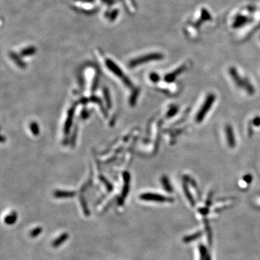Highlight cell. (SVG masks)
Instances as JSON below:
<instances>
[{"mask_svg": "<svg viewBox=\"0 0 260 260\" xmlns=\"http://www.w3.org/2000/svg\"><path fill=\"white\" fill-rule=\"evenodd\" d=\"M229 74L230 76L233 79V82H235V84L238 88L244 89L249 95H253L255 93V90L253 85L251 84V82H249V80H248L245 78H242L235 68H230Z\"/></svg>", "mask_w": 260, "mask_h": 260, "instance_id": "obj_1", "label": "cell"}, {"mask_svg": "<svg viewBox=\"0 0 260 260\" xmlns=\"http://www.w3.org/2000/svg\"><path fill=\"white\" fill-rule=\"evenodd\" d=\"M215 101V96L214 94L210 93L207 96L205 100L204 101L202 106H201L198 113L197 114L196 118H195L196 122L201 123V122L203 121V119L206 117L207 114L211 109Z\"/></svg>", "mask_w": 260, "mask_h": 260, "instance_id": "obj_2", "label": "cell"}, {"mask_svg": "<svg viewBox=\"0 0 260 260\" xmlns=\"http://www.w3.org/2000/svg\"><path fill=\"white\" fill-rule=\"evenodd\" d=\"M139 198L145 201H154L159 202H172L173 199L167 197L163 195L155 194V193H143L139 196Z\"/></svg>", "mask_w": 260, "mask_h": 260, "instance_id": "obj_3", "label": "cell"}, {"mask_svg": "<svg viewBox=\"0 0 260 260\" xmlns=\"http://www.w3.org/2000/svg\"><path fill=\"white\" fill-rule=\"evenodd\" d=\"M106 66H107V67L109 69V70H111L114 74H115L116 75L119 77V78H122L123 82H125L127 86L129 87L132 86V82H130V80L124 75L123 72H122L121 69H120L119 67L115 64V63L112 62L111 60H108L107 61H106Z\"/></svg>", "mask_w": 260, "mask_h": 260, "instance_id": "obj_4", "label": "cell"}, {"mask_svg": "<svg viewBox=\"0 0 260 260\" xmlns=\"http://www.w3.org/2000/svg\"><path fill=\"white\" fill-rule=\"evenodd\" d=\"M162 58H163V55L161 54H157V53L155 54H155H147V55H145V56L140 57V58L136 59V60H132L131 62H130L129 65L130 67H136L137 66V65L142 64L145 62H150V61L159 60H161Z\"/></svg>", "mask_w": 260, "mask_h": 260, "instance_id": "obj_5", "label": "cell"}, {"mask_svg": "<svg viewBox=\"0 0 260 260\" xmlns=\"http://www.w3.org/2000/svg\"><path fill=\"white\" fill-rule=\"evenodd\" d=\"M124 180H125V185L123 186V190H122L121 196L119 199V204L122 205L124 204V201L127 197V194H129V183H130V175L128 172L124 173Z\"/></svg>", "mask_w": 260, "mask_h": 260, "instance_id": "obj_6", "label": "cell"}, {"mask_svg": "<svg viewBox=\"0 0 260 260\" xmlns=\"http://www.w3.org/2000/svg\"><path fill=\"white\" fill-rule=\"evenodd\" d=\"M225 133L226 136V140L228 146L231 148L236 147V143L235 139V135H234V132L233 128L230 125H227L225 128Z\"/></svg>", "mask_w": 260, "mask_h": 260, "instance_id": "obj_7", "label": "cell"}, {"mask_svg": "<svg viewBox=\"0 0 260 260\" xmlns=\"http://www.w3.org/2000/svg\"><path fill=\"white\" fill-rule=\"evenodd\" d=\"M185 70H186V65L182 66L180 68H178L176 70L173 71V72H171L170 74H167V75L165 76V80L166 82H173V80H174L176 78V77L178 76L179 74H182Z\"/></svg>", "mask_w": 260, "mask_h": 260, "instance_id": "obj_8", "label": "cell"}, {"mask_svg": "<svg viewBox=\"0 0 260 260\" xmlns=\"http://www.w3.org/2000/svg\"><path fill=\"white\" fill-rule=\"evenodd\" d=\"M73 115H74V108H71L69 111L67 119L66 120V123L64 125V132L65 134H68L70 132L71 126L72 124V119H73Z\"/></svg>", "mask_w": 260, "mask_h": 260, "instance_id": "obj_9", "label": "cell"}, {"mask_svg": "<svg viewBox=\"0 0 260 260\" xmlns=\"http://www.w3.org/2000/svg\"><path fill=\"white\" fill-rule=\"evenodd\" d=\"M76 193L74 192H67V191H56L54 195L56 198H71L73 197Z\"/></svg>", "mask_w": 260, "mask_h": 260, "instance_id": "obj_10", "label": "cell"}, {"mask_svg": "<svg viewBox=\"0 0 260 260\" xmlns=\"http://www.w3.org/2000/svg\"><path fill=\"white\" fill-rule=\"evenodd\" d=\"M68 238H69V235H68L67 233H62V235H61L60 236H59L58 238H56V239H55L54 241H53L52 246L55 248L60 247V245H62V244L64 243V241H66L68 239Z\"/></svg>", "mask_w": 260, "mask_h": 260, "instance_id": "obj_11", "label": "cell"}, {"mask_svg": "<svg viewBox=\"0 0 260 260\" xmlns=\"http://www.w3.org/2000/svg\"><path fill=\"white\" fill-rule=\"evenodd\" d=\"M183 188H184V194L186 195L187 200L190 202V204L192 205V207H194L195 205V200L194 197H193V195L192 194V192L190 191V189L188 188V186H187V185L185 184L184 182L183 183Z\"/></svg>", "mask_w": 260, "mask_h": 260, "instance_id": "obj_12", "label": "cell"}, {"mask_svg": "<svg viewBox=\"0 0 260 260\" xmlns=\"http://www.w3.org/2000/svg\"><path fill=\"white\" fill-rule=\"evenodd\" d=\"M17 214L15 212H13L5 218V222L7 225H13L17 221Z\"/></svg>", "mask_w": 260, "mask_h": 260, "instance_id": "obj_13", "label": "cell"}, {"mask_svg": "<svg viewBox=\"0 0 260 260\" xmlns=\"http://www.w3.org/2000/svg\"><path fill=\"white\" fill-rule=\"evenodd\" d=\"M204 230H205L206 236H207V240L210 245H211L212 244V232L210 227L209 226L208 221L206 219L204 220Z\"/></svg>", "mask_w": 260, "mask_h": 260, "instance_id": "obj_14", "label": "cell"}, {"mask_svg": "<svg viewBox=\"0 0 260 260\" xmlns=\"http://www.w3.org/2000/svg\"><path fill=\"white\" fill-rule=\"evenodd\" d=\"M202 233L201 231H197L196 232V233L191 234V235H189L186 236V237H184V239H183V241H184V242H185V243L188 244L191 241H194V240L197 239V238H199L201 236H202Z\"/></svg>", "mask_w": 260, "mask_h": 260, "instance_id": "obj_15", "label": "cell"}, {"mask_svg": "<svg viewBox=\"0 0 260 260\" xmlns=\"http://www.w3.org/2000/svg\"><path fill=\"white\" fill-rule=\"evenodd\" d=\"M198 251H199V259L200 260H205L209 254H208L206 247L204 245H199L198 247Z\"/></svg>", "mask_w": 260, "mask_h": 260, "instance_id": "obj_16", "label": "cell"}, {"mask_svg": "<svg viewBox=\"0 0 260 260\" xmlns=\"http://www.w3.org/2000/svg\"><path fill=\"white\" fill-rule=\"evenodd\" d=\"M161 183H162L163 188H164V190L166 191V192L169 193L172 192L173 188L172 186H171L170 182H169L168 179L167 178L166 176H163V178L161 179Z\"/></svg>", "mask_w": 260, "mask_h": 260, "instance_id": "obj_17", "label": "cell"}, {"mask_svg": "<svg viewBox=\"0 0 260 260\" xmlns=\"http://www.w3.org/2000/svg\"><path fill=\"white\" fill-rule=\"evenodd\" d=\"M80 204H81V205L82 207V210H83V212H84L85 215L86 216H89L90 215V210H89V209H88L85 200V199L83 197L80 198Z\"/></svg>", "mask_w": 260, "mask_h": 260, "instance_id": "obj_18", "label": "cell"}, {"mask_svg": "<svg viewBox=\"0 0 260 260\" xmlns=\"http://www.w3.org/2000/svg\"><path fill=\"white\" fill-rule=\"evenodd\" d=\"M30 128L31 132H32L33 135L35 136L38 135L39 134V127L38 124L36 123V122H32V123L30 125Z\"/></svg>", "mask_w": 260, "mask_h": 260, "instance_id": "obj_19", "label": "cell"}, {"mask_svg": "<svg viewBox=\"0 0 260 260\" xmlns=\"http://www.w3.org/2000/svg\"><path fill=\"white\" fill-rule=\"evenodd\" d=\"M41 232H42V228L37 227V228H34V229H33L32 230H31L30 235H31V237L35 238V237H36V236H38L39 234H41Z\"/></svg>", "mask_w": 260, "mask_h": 260, "instance_id": "obj_20", "label": "cell"}, {"mask_svg": "<svg viewBox=\"0 0 260 260\" xmlns=\"http://www.w3.org/2000/svg\"><path fill=\"white\" fill-rule=\"evenodd\" d=\"M177 110H178V108H177L176 106H173L170 108V110L168 111V113H167V117H172L173 116L175 115V114L177 112Z\"/></svg>", "mask_w": 260, "mask_h": 260, "instance_id": "obj_21", "label": "cell"}, {"mask_svg": "<svg viewBox=\"0 0 260 260\" xmlns=\"http://www.w3.org/2000/svg\"><path fill=\"white\" fill-rule=\"evenodd\" d=\"M150 79L153 82H157L160 80V77L156 73H152L150 74Z\"/></svg>", "mask_w": 260, "mask_h": 260, "instance_id": "obj_22", "label": "cell"}, {"mask_svg": "<svg viewBox=\"0 0 260 260\" xmlns=\"http://www.w3.org/2000/svg\"><path fill=\"white\" fill-rule=\"evenodd\" d=\"M138 90H136L135 92H133V95L131 97V99H130V103H131L132 106L135 105L136 99L137 98V95H138Z\"/></svg>", "mask_w": 260, "mask_h": 260, "instance_id": "obj_23", "label": "cell"}, {"mask_svg": "<svg viewBox=\"0 0 260 260\" xmlns=\"http://www.w3.org/2000/svg\"><path fill=\"white\" fill-rule=\"evenodd\" d=\"M104 96H105V97H106V103H107L108 106V107H111V100H110V98H109V93H108V92L106 90V91L104 92Z\"/></svg>", "mask_w": 260, "mask_h": 260, "instance_id": "obj_24", "label": "cell"}, {"mask_svg": "<svg viewBox=\"0 0 260 260\" xmlns=\"http://www.w3.org/2000/svg\"><path fill=\"white\" fill-rule=\"evenodd\" d=\"M34 53V49L33 48H30V49H25V50L23 51V53H22V54L23 55H31Z\"/></svg>", "mask_w": 260, "mask_h": 260, "instance_id": "obj_25", "label": "cell"}, {"mask_svg": "<svg viewBox=\"0 0 260 260\" xmlns=\"http://www.w3.org/2000/svg\"><path fill=\"white\" fill-rule=\"evenodd\" d=\"M254 121V125L255 126H257V127H259L260 125V118L259 117H256L255 119H254L253 120Z\"/></svg>", "mask_w": 260, "mask_h": 260, "instance_id": "obj_26", "label": "cell"}, {"mask_svg": "<svg viewBox=\"0 0 260 260\" xmlns=\"http://www.w3.org/2000/svg\"><path fill=\"white\" fill-rule=\"evenodd\" d=\"M205 260H211V258H210V255H208V257H207V258H206V259Z\"/></svg>", "mask_w": 260, "mask_h": 260, "instance_id": "obj_27", "label": "cell"}]
</instances>
